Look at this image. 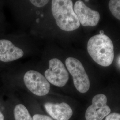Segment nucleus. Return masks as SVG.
<instances>
[{
  "mask_svg": "<svg viewBox=\"0 0 120 120\" xmlns=\"http://www.w3.org/2000/svg\"><path fill=\"white\" fill-rule=\"evenodd\" d=\"M104 120H120V114L116 112L110 113Z\"/></svg>",
  "mask_w": 120,
  "mask_h": 120,
  "instance_id": "obj_13",
  "label": "nucleus"
},
{
  "mask_svg": "<svg viewBox=\"0 0 120 120\" xmlns=\"http://www.w3.org/2000/svg\"><path fill=\"white\" fill-rule=\"evenodd\" d=\"M13 114L15 120H33L25 105L18 104L14 108Z\"/></svg>",
  "mask_w": 120,
  "mask_h": 120,
  "instance_id": "obj_10",
  "label": "nucleus"
},
{
  "mask_svg": "<svg viewBox=\"0 0 120 120\" xmlns=\"http://www.w3.org/2000/svg\"><path fill=\"white\" fill-rule=\"evenodd\" d=\"M109 7L113 16L120 21V0H111Z\"/></svg>",
  "mask_w": 120,
  "mask_h": 120,
  "instance_id": "obj_11",
  "label": "nucleus"
},
{
  "mask_svg": "<svg viewBox=\"0 0 120 120\" xmlns=\"http://www.w3.org/2000/svg\"><path fill=\"white\" fill-rule=\"evenodd\" d=\"M21 41L13 36L0 35V63L13 62L28 54L29 49Z\"/></svg>",
  "mask_w": 120,
  "mask_h": 120,
  "instance_id": "obj_4",
  "label": "nucleus"
},
{
  "mask_svg": "<svg viewBox=\"0 0 120 120\" xmlns=\"http://www.w3.org/2000/svg\"><path fill=\"white\" fill-rule=\"evenodd\" d=\"M107 99L105 95H95L92 99V104L87 108L85 117L86 120H102L111 112L107 105Z\"/></svg>",
  "mask_w": 120,
  "mask_h": 120,
  "instance_id": "obj_7",
  "label": "nucleus"
},
{
  "mask_svg": "<svg viewBox=\"0 0 120 120\" xmlns=\"http://www.w3.org/2000/svg\"><path fill=\"white\" fill-rule=\"evenodd\" d=\"M64 64L69 74L73 77L77 90L82 94L87 92L90 88V81L82 62L75 57L69 56L65 59Z\"/></svg>",
  "mask_w": 120,
  "mask_h": 120,
  "instance_id": "obj_5",
  "label": "nucleus"
},
{
  "mask_svg": "<svg viewBox=\"0 0 120 120\" xmlns=\"http://www.w3.org/2000/svg\"><path fill=\"white\" fill-rule=\"evenodd\" d=\"M44 107L48 113L56 120H69L73 115L72 109L65 102H46Z\"/></svg>",
  "mask_w": 120,
  "mask_h": 120,
  "instance_id": "obj_9",
  "label": "nucleus"
},
{
  "mask_svg": "<svg viewBox=\"0 0 120 120\" xmlns=\"http://www.w3.org/2000/svg\"><path fill=\"white\" fill-rule=\"evenodd\" d=\"M4 116L2 112L0 110V120H4Z\"/></svg>",
  "mask_w": 120,
  "mask_h": 120,
  "instance_id": "obj_14",
  "label": "nucleus"
},
{
  "mask_svg": "<svg viewBox=\"0 0 120 120\" xmlns=\"http://www.w3.org/2000/svg\"><path fill=\"white\" fill-rule=\"evenodd\" d=\"M44 55L43 75L50 84L58 87H64L69 78L65 64L56 55V51L49 52Z\"/></svg>",
  "mask_w": 120,
  "mask_h": 120,
  "instance_id": "obj_2",
  "label": "nucleus"
},
{
  "mask_svg": "<svg viewBox=\"0 0 120 120\" xmlns=\"http://www.w3.org/2000/svg\"><path fill=\"white\" fill-rule=\"evenodd\" d=\"M33 120H53L49 116L39 114H35L33 117Z\"/></svg>",
  "mask_w": 120,
  "mask_h": 120,
  "instance_id": "obj_12",
  "label": "nucleus"
},
{
  "mask_svg": "<svg viewBox=\"0 0 120 120\" xmlns=\"http://www.w3.org/2000/svg\"><path fill=\"white\" fill-rule=\"evenodd\" d=\"M73 10L82 26L94 27L98 24L100 19V13L90 8L83 1H76L73 5Z\"/></svg>",
  "mask_w": 120,
  "mask_h": 120,
  "instance_id": "obj_8",
  "label": "nucleus"
},
{
  "mask_svg": "<svg viewBox=\"0 0 120 120\" xmlns=\"http://www.w3.org/2000/svg\"><path fill=\"white\" fill-rule=\"evenodd\" d=\"M23 82L27 89L38 96H45L50 90V84L43 73L36 69L26 71L23 76Z\"/></svg>",
  "mask_w": 120,
  "mask_h": 120,
  "instance_id": "obj_6",
  "label": "nucleus"
},
{
  "mask_svg": "<svg viewBox=\"0 0 120 120\" xmlns=\"http://www.w3.org/2000/svg\"><path fill=\"white\" fill-rule=\"evenodd\" d=\"M71 0H52L31 26L34 34L55 39L56 30L73 32L80 27Z\"/></svg>",
  "mask_w": 120,
  "mask_h": 120,
  "instance_id": "obj_1",
  "label": "nucleus"
},
{
  "mask_svg": "<svg viewBox=\"0 0 120 120\" xmlns=\"http://www.w3.org/2000/svg\"><path fill=\"white\" fill-rule=\"evenodd\" d=\"M2 21V18H1V12L0 11V24H1V22Z\"/></svg>",
  "mask_w": 120,
  "mask_h": 120,
  "instance_id": "obj_16",
  "label": "nucleus"
},
{
  "mask_svg": "<svg viewBox=\"0 0 120 120\" xmlns=\"http://www.w3.org/2000/svg\"><path fill=\"white\" fill-rule=\"evenodd\" d=\"M100 34H104V32L103 30L100 31Z\"/></svg>",
  "mask_w": 120,
  "mask_h": 120,
  "instance_id": "obj_15",
  "label": "nucleus"
},
{
  "mask_svg": "<svg viewBox=\"0 0 120 120\" xmlns=\"http://www.w3.org/2000/svg\"><path fill=\"white\" fill-rule=\"evenodd\" d=\"M87 51L95 62L101 66H109L113 60V45L106 35L99 34L91 37L87 43Z\"/></svg>",
  "mask_w": 120,
  "mask_h": 120,
  "instance_id": "obj_3",
  "label": "nucleus"
}]
</instances>
